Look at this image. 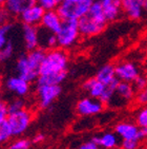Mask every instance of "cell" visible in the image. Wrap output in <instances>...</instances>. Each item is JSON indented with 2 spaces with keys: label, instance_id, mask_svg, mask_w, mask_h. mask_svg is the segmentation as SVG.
<instances>
[{
  "label": "cell",
  "instance_id": "obj_8",
  "mask_svg": "<svg viewBox=\"0 0 147 149\" xmlns=\"http://www.w3.org/2000/svg\"><path fill=\"white\" fill-rule=\"evenodd\" d=\"M105 104H103L100 100L91 96L83 97L77 103L76 112L78 115L82 118H89L100 114L104 110Z\"/></svg>",
  "mask_w": 147,
  "mask_h": 149
},
{
  "label": "cell",
  "instance_id": "obj_9",
  "mask_svg": "<svg viewBox=\"0 0 147 149\" xmlns=\"http://www.w3.org/2000/svg\"><path fill=\"white\" fill-rule=\"evenodd\" d=\"M116 76L120 81L133 83L140 75V69L133 61H121L115 66Z\"/></svg>",
  "mask_w": 147,
  "mask_h": 149
},
{
  "label": "cell",
  "instance_id": "obj_7",
  "mask_svg": "<svg viewBox=\"0 0 147 149\" xmlns=\"http://www.w3.org/2000/svg\"><path fill=\"white\" fill-rule=\"evenodd\" d=\"M62 92V88L60 85H45L37 84L36 93L39 107L42 109H46L59 97Z\"/></svg>",
  "mask_w": 147,
  "mask_h": 149
},
{
  "label": "cell",
  "instance_id": "obj_39",
  "mask_svg": "<svg viewBox=\"0 0 147 149\" xmlns=\"http://www.w3.org/2000/svg\"><path fill=\"white\" fill-rule=\"evenodd\" d=\"M4 2H5V0H0V6H3Z\"/></svg>",
  "mask_w": 147,
  "mask_h": 149
},
{
  "label": "cell",
  "instance_id": "obj_35",
  "mask_svg": "<svg viewBox=\"0 0 147 149\" xmlns=\"http://www.w3.org/2000/svg\"><path fill=\"white\" fill-rule=\"evenodd\" d=\"M79 148H81V149H100V146L97 143H95L93 140H89V141H87V142L83 143Z\"/></svg>",
  "mask_w": 147,
  "mask_h": 149
},
{
  "label": "cell",
  "instance_id": "obj_2",
  "mask_svg": "<svg viewBox=\"0 0 147 149\" xmlns=\"http://www.w3.org/2000/svg\"><path fill=\"white\" fill-rule=\"evenodd\" d=\"M107 22L98 0L93 1L87 13L78 20L80 33L84 37H93L99 35L104 31Z\"/></svg>",
  "mask_w": 147,
  "mask_h": 149
},
{
  "label": "cell",
  "instance_id": "obj_14",
  "mask_svg": "<svg viewBox=\"0 0 147 149\" xmlns=\"http://www.w3.org/2000/svg\"><path fill=\"white\" fill-rule=\"evenodd\" d=\"M62 23L63 19L58 13V11L57 10H49V11H45V13H44V16H43L42 21H41V26H42V29L56 34L61 28Z\"/></svg>",
  "mask_w": 147,
  "mask_h": 149
},
{
  "label": "cell",
  "instance_id": "obj_38",
  "mask_svg": "<svg viewBox=\"0 0 147 149\" xmlns=\"http://www.w3.org/2000/svg\"><path fill=\"white\" fill-rule=\"evenodd\" d=\"M143 8H144L145 14H147V0H143Z\"/></svg>",
  "mask_w": 147,
  "mask_h": 149
},
{
  "label": "cell",
  "instance_id": "obj_18",
  "mask_svg": "<svg viewBox=\"0 0 147 149\" xmlns=\"http://www.w3.org/2000/svg\"><path fill=\"white\" fill-rule=\"evenodd\" d=\"M91 140L103 149H115L119 146V135L116 132H104L101 135H93Z\"/></svg>",
  "mask_w": 147,
  "mask_h": 149
},
{
  "label": "cell",
  "instance_id": "obj_33",
  "mask_svg": "<svg viewBox=\"0 0 147 149\" xmlns=\"http://www.w3.org/2000/svg\"><path fill=\"white\" fill-rule=\"evenodd\" d=\"M10 112H9V106L8 104L4 103L3 100L0 102V124L4 123L8 120Z\"/></svg>",
  "mask_w": 147,
  "mask_h": 149
},
{
  "label": "cell",
  "instance_id": "obj_12",
  "mask_svg": "<svg viewBox=\"0 0 147 149\" xmlns=\"http://www.w3.org/2000/svg\"><path fill=\"white\" fill-rule=\"evenodd\" d=\"M22 39L24 47L27 51L34 50L40 47V31L36 26L23 24Z\"/></svg>",
  "mask_w": 147,
  "mask_h": 149
},
{
  "label": "cell",
  "instance_id": "obj_40",
  "mask_svg": "<svg viewBox=\"0 0 147 149\" xmlns=\"http://www.w3.org/2000/svg\"><path fill=\"white\" fill-rule=\"evenodd\" d=\"M0 90H1V84H0Z\"/></svg>",
  "mask_w": 147,
  "mask_h": 149
},
{
  "label": "cell",
  "instance_id": "obj_19",
  "mask_svg": "<svg viewBox=\"0 0 147 149\" xmlns=\"http://www.w3.org/2000/svg\"><path fill=\"white\" fill-rule=\"evenodd\" d=\"M82 88L85 92H87V94L89 96L100 100L104 93L106 85L99 81L96 77H91L85 80L82 85Z\"/></svg>",
  "mask_w": 147,
  "mask_h": 149
},
{
  "label": "cell",
  "instance_id": "obj_11",
  "mask_svg": "<svg viewBox=\"0 0 147 149\" xmlns=\"http://www.w3.org/2000/svg\"><path fill=\"white\" fill-rule=\"evenodd\" d=\"M30 84L31 83H28L27 80H25L21 76L16 75L8 78L4 83V86L6 90H9L13 94L17 95L18 97H23V96H26L30 92L31 89Z\"/></svg>",
  "mask_w": 147,
  "mask_h": 149
},
{
  "label": "cell",
  "instance_id": "obj_20",
  "mask_svg": "<svg viewBox=\"0 0 147 149\" xmlns=\"http://www.w3.org/2000/svg\"><path fill=\"white\" fill-rule=\"evenodd\" d=\"M136 89L133 87V83L127 81H119L118 86L116 88V92L113 97L121 98L124 102H129L136 96Z\"/></svg>",
  "mask_w": 147,
  "mask_h": 149
},
{
  "label": "cell",
  "instance_id": "obj_21",
  "mask_svg": "<svg viewBox=\"0 0 147 149\" xmlns=\"http://www.w3.org/2000/svg\"><path fill=\"white\" fill-rule=\"evenodd\" d=\"M95 77L99 80V81L104 84V85H109V84L113 83L115 80L118 79L116 76L115 66H113V65H110V63L102 66L101 68L98 70Z\"/></svg>",
  "mask_w": 147,
  "mask_h": 149
},
{
  "label": "cell",
  "instance_id": "obj_31",
  "mask_svg": "<svg viewBox=\"0 0 147 149\" xmlns=\"http://www.w3.org/2000/svg\"><path fill=\"white\" fill-rule=\"evenodd\" d=\"M136 103L141 106L147 105V86L141 91H138L136 94Z\"/></svg>",
  "mask_w": 147,
  "mask_h": 149
},
{
  "label": "cell",
  "instance_id": "obj_41",
  "mask_svg": "<svg viewBox=\"0 0 147 149\" xmlns=\"http://www.w3.org/2000/svg\"><path fill=\"white\" fill-rule=\"evenodd\" d=\"M1 100H1V98H0V102H1Z\"/></svg>",
  "mask_w": 147,
  "mask_h": 149
},
{
  "label": "cell",
  "instance_id": "obj_10",
  "mask_svg": "<svg viewBox=\"0 0 147 149\" xmlns=\"http://www.w3.org/2000/svg\"><path fill=\"white\" fill-rule=\"evenodd\" d=\"M45 10L43 9L42 6L35 3L33 6H31L30 8L23 11L20 14V20L22 21L23 24H27V26H39L41 24L42 18L44 16Z\"/></svg>",
  "mask_w": 147,
  "mask_h": 149
},
{
  "label": "cell",
  "instance_id": "obj_3",
  "mask_svg": "<svg viewBox=\"0 0 147 149\" xmlns=\"http://www.w3.org/2000/svg\"><path fill=\"white\" fill-rule=\"evenodd\" d=\"M69 58L64 49L54 48L46 51L45 56L40 66L39 75H53L67 73Z\"/></svg>",
  "mask_w": 147,
  "mask_h": 149
},
{
  "label": "cell",
  "instance_id": "obj_4",
  "mask_svg": "<svg viewBox=\"0 0 147 149\" xmlns=\"http://www.w3.org/2000/svg\"><path fill=\"white\" fill-rule=\"evenodd\" d=\"M95 0H62L57 11L63 20H78L91 9Z\"/></svg>",
  "mask_w": 147,
  "mask_h": 149
},
{
  "label": "cell",
  "instance_id": "obj_28",
  "mask_svg": "<svg viewBox=\"0 0 147 149\" xmlns=\"http://www.w3.org/2000/svg\"><path fill=\"white\" fill-rule=\"evenodd\" d=\"M61 1L62 0H37V3L40 4L45 11H49V10H57Z\"/></svg>",
  "mask_w": 147,
  "mask_h": 149
},
{
  "label": "cell",
  "instance_id": "obj_15",
  "mask_svg": "<svg viewBox=\"0 0 147 149\" xmlns=\"http://www.w3.org/2000/svg\"><path fill=\"white\" fill-rule=\"evenodd\" d=\"M98 1L108 22L117 20L120 17L121 13H123L121 0H98Z\"/></svg>",
  "mask_w": 147,
  "mask_h": 149
},
{
  "label": "cell",
  "instance_id": "obj_17",
  "mask_svg": "<svg viewBox=\"0 0 147 149\" xmlns=\"http://www.w3.org/2000/svg\"><path fill=\"white\" fill-rule=\"evenodd\" d=\"M37 3V0H5L4 11L11 16H20L23 11Z\"/></svg>",
  "mask_w": 147,
  "mask_h": 149
},
{
  "label": "cell",
  "instance_id": "obj_36",
  "mask_svg": "<svg viewBox=\"0 0 147 149\" xmlns=\"http://www.w3.org/2000/svg\"><path fill=\"white\" fill-rule=\"evenodd\" d=\"M44 139H45V136H44L43 133H37V134L34 135V138H33V140H32V143L39 144V143H41V142H43Z\"/></svg>",
  "mask_w": 147,
  "mask_h": 149
},
{
  "label": "cell",
  "instance_id": "obj_16",
  "mask_svg": "<svg viewBox=\"0 0 147 149\" xmlns=\"http://www.w3.org/2000/svg\"><path fill=\"white\" fill-rule=\"evenodd\" d=\"M139 129L137 124L130 122H121L115 126V132L122 140H139Z\"/></svg>",
  "mask_w": 147,
  "mask_h": 149
},
{
  "label": "cell",
  "instance_id": "obj_23",
  "mask_svg": "<svg viewBox=\"0 0 147 149\" xmlns=\"http://www.w3.org/2000/svg\"><path fill=\"white\" fill-rule=\"evenodd\" d=\"M66 76H67V73L53 75H39L36 83L38 85H41V84H45V85H61V83H63V80L66 78Z\"/></svg>",
  "mask_w": 147,
  "mask_h": 149
},
{
  "label": "cell",
  "instance_id": "obj_43",
  "mask_svg": "<svg viewBox=\"0 0 147 149\" xmlns=\"http://www.w3.org/2000/svg\"><path fill=\"white\" fill-rule=\"evenodd\" d=\"M146 149H147V147H146Z\"/></svg>",
  "mask_w": 147,
  "mask_h": 149
},
{
  "label": "cell",
  "instance_id": "obj_27",
  "mask_svg": "<svg viewBox=\"0 0 147 149\" xmlns=\"http://www.w3.org/2000/svg\"><path fill=\"white\" fill-rule=\"evenodd\" d=\"M32 142L27 139H18L9 146V149H30Z\"/></svg>",
  "mask_w": 147,
  "mask_h": 149
},
{
  "label": "cell",
  "instance_id": "obj_30",
  "mask_svg": "<svg viewBox=\"0 0 147 149\" xmlns=\"http://www.w3.org/2000/svg\"><path fill=\"white\" fill-rule=\"evenodd\" d=\"M8 106H9V112L11 113V112H16L21 109H24L25 108V103L21 98H16V100H12Z\"/></svg>",
  "mask_w": 147,
  "mask_h": 149
},
{
  "label": "cell",
  "instance_id": "obj_37",
  "mask_svg": "<svg viewBox=\"0 0 147 149\" xmlns=\"http://www.w3.org/2000/svg\"><path fill=\"white\" fill-rule=\"evenodd\" d=\"M147 138V127H140L139 129V139L140 141Z\"/></svg>",
  "mask_w": 147,
  "mask_h": 149
},
{
  "label": "cell",
  "instance_id": "obj_42",
  "mask_svg": "<svg viewBox=\"0 0 147 149\" xmlns=\"http://www.w3.org/2000/svg\"><path fill=\"white\" fill-rule=\"evenodd\" d=\"M78 149H81V148H78Z\"/></svg>",
  "mask_w": 147,
  "mask_h": 149
},
{
  "label": "cell",
  "instance_id": "obj_34",
  "mask_svg": "<svg viewBox=\"0 0 147 149\" xmlns=\"http://www.w3.org/2000/svg\"><path fill=\"white\" fill-rule=\"evenodd\" d=\"M139 140H122L120 146L122 149H137L139 146Z\"/></svg>",
  "mask_w": 147,
  "mask_h": 149
},
{
  "label": "cell",
  "instance_id": "obj_5",
  "mask_svg": "<svg viewBox=\"0 0 147 149\" xmlns=\"http://www.w3.org/2000/svg\"><path fill=\"white\" fill-rule=\"evenodd\" d=\"M81 33L77 20H63L59 31L56 33L57 45L61 49L71 48L78 42Z\"/></svg>",
  "mask_w": 147,
  "mask_h": 149
},
{
  "label": "cell",
  "instance_id": "obj_25",
  "mask_svg": "<svg viewBox=\"0 0 147 149\" xmlns=\"http://www.w3.org/2000/svg\"><path fill=\"white\" fill-rule=\"evenodd\" d=\"M15 51V47L13 43V40H11L9 43H6L5 46L2 47L0 49V63H5L10 58L13 56Z\"/></svg>",
  "mask_w": 147,
  "mask_h": 149
},
{
  "label": "cell",
  "instance_id": "obj_1",
  "mask_svg": "<svg viewBox=\"0 0 147 149\" xmlns=\"http://www.w3.org/2000/svg\"><path fill=\"white\" fill-rule=\"evenodd\" d=\"M45 49L41 47L28 51L26 54L21 55L16 63V72L17 75L21 76L28 83L36 81L39 77L40 66L45 56Z\"/></svg>",
  "mask_w": 147,
  "mask_h": 149
},
{
  "label": "cell",
  "instance_id": "obj_6",
  "mask_svg": "<svg viewBox=\"0 0 147 149\" xmlns=\"http://www.w3.org/2000/svg\"><path fill=\"white\" fill-rule=\"evenodd\" d=\"M32 120H33L32 112L24 108L19 111L11 112L6 122L11 128L13 136H20L30 128Z\"/></svg>",
  "mask_w": 147,
  "mask_h": 149
},
{
  "label": "cell",
  "instance_id": "obj_22",
  "mask_svg": "<svg viewBox=\"0 0 147 149\" xmlns=\"http://www.w3.org/2000/svg\"><path fill=\"white\" fill-rule=\"evenodd\" d=\"M40 47L43 49H54L57 48V37L55 33L48 32L44 29L40 30Z\"/></svg>",
  "mask_w": 147,
  "mask_h": 149
},
{
  "label": "cell",
  "instance_id": "obj_26",
  "mask_svg": "<svg viewBox=\"0 0 147 149\" xmlns=\"http://www.w3.org/2000/svg\"><path fill=\"white\" fill-rule=\"evenodd\" d=\"M12 136H13L12 130H11V128H10L8 122H4V123L0 124V145L8 142Z\"/></svg>",
  "mask_w": 147,
  "mask_h": 149
},
{
  "label": "cell",
  "instance_id": "obj_29",
  "mask_svg": "<svg viewBox=\"0 0 147 149\" xmlns=\"http://www.w3.org/2000/svg\"><path fill=\"white\" fill-rule=\"evenodd\" d=\"M136 123L139 127H147V105L137 114Z\"/></svg>",
  "mask_w": 147,
  "mask_h": 149
},
{
  "label": "cell",
  "instance_id": "obj_32",
  "mask_svg": "<svg viewBox=\"0 0 147 149\" xmlns=\"http://www.w3.org/2000/svg\"><path fill=\"white\" fill-rule=\"evenodd\" d=\"M133 87H135V89L136 91H141L142 89H144L145 87L147 86V77L143 76V75H139L138 77L135 79V81L133 83Z\"/></svg>",
  "mask_w": 147,
  "mask_h": 149
},
{
  "label": "cell",
  "instance_id": "obj_13",
  "mask_svg": "<svg viewBox=\"0 0 147 149\" xmlns=\"http://www.w3.org/2000/svg\"><path fill=\"white\" fill-rule=\"evenodd\" d=\"M122 12L131 20H139L144 16L143 0H121Z\"/></svg>",
  "mask_w": 147,
  "mask_h": 149
},
{
  "label": "cell",
  "instance_id": "obj_24",
  "mask_svg": "<svg viewBox=\"0 0 147 149\" xmlns=\"http://www.w3.org/2000/svg\"><path fill=\"white\" fill-rule=\"evenodd\" d=\"M14 26L10 22H3L0 24V49L12 40Z\"/></svg>",
  "mask_w": 147,
  "mask_h": 149
}]
</instances>
